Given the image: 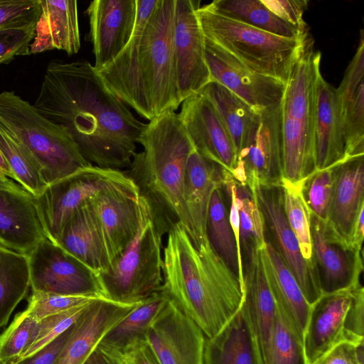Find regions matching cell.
Masks as SVG:
<instances>
[{
	"instance_id": "cell-15",
	"label": "cell",
	"mask_w": 364,
	"mask_h": 364,
	"mask_svg": "<svg viewBox=\"0 0 364 364\" xmlns=\"http://www.w3.org/2000/svg\"><path fill=\"white\" fill-rule=\"evenodd\" d=\"M205 336L173 301L151 322L145 341L159 364H203Z\"/></svg>"
},
{
	"instance_id": "cell-16",
	"label": "cell",
	"mask_w": 364,
	"mask_h": 364,
	"mask_svg": "<svg viewBox=\"0 0 364 364\" xmlns=\"http://www.w3.org/2000/svg\"><path fill=\"white\" fill-rule=\"evenodd\" d=\"M311 240L322 294L351 289L360 284L362 252L352 250L326 221L311 213Z\"/></svg>"
},
{
	"instance_id": "cell-2",
	"label": "cell",
	"mask_w": 364,
	"mask_h": 364,
	"mask_svg": "<svg viewBox=\"0 0 364 364\" xmlns=\"http://www.w3.org/2000/svg\"><path fill=\"white\" fill-rule=\"evenodd\" d=\"M167 234L161 291L211 338L242 305L239 277L209 241L196 247L181 223L173 225Z\"/></svg>"
},
{
	"instance_id": "cell-11",
	"label": "cell",
	"mask_w": 364,
	"mask_h": 364,
	"mask_svg": "<svg viewBox=\"0 0 364 364\" xmlns=\"http://www.w3.org/2000/svg\"><path fill=\"white\" fill-rule=\"evenodd\" d=\"M157 0H136L137 12L132 38L120 53L97 71L109 90L148 120L154 118L144 75V33Z\"/></svg>"
},
{
	"instance_id": "cell-41",
	"label": "cell",
	"mask_w": 364,
	"mask_h": 364,
	"mask_svg": "<svg viewBox=\"0 0 364 364\" xmlns=\"http://www.w3.org/2000/svg\"><path fill=\"white\" fill-rule=\"evenodd\" d=\"M267 364H308L303 341L277 307Z\"/></svg>"
},
{
	"instance_id": "cell-8",
	"label": "cell",
	"mask_w": 364,
	"mask_h": 364,
	"mask_svg": "<svg viewBox=\"0 0 364 364\" xmlns=\"http://www.w3.org/2000/svg\"><path fill=\"white\" fill-rule=\"evenodd\" d=\"M176 0H157L144 33V75L154 117L175 112L179 97L173 45Z\"/></svg>"
},
{
	"instance_id": "cell-49",
	"label": "cell",
	"mask_w": 364,
	"mask_h": 364,
	"mask_svg": "<svg viewBox=\"0 0 364 364\" xmlns=\"http://www.w3.org/2000/svg\"><path fill=\"white\" fill-rule=\"evenodd\" d=\"M274 15L306 33V24L303 18L304 13L308 6L306 0H261Z\"/></svg>"
},
{
	"instance_id": "cell-14",
	"label": "cell",
	"mask_w": 364,
	"mask_h": 364,
	"mask_svg": "<svg viewBox=\"0 0 364 364\" xmlns=\"http://www.w3.org/2000/svg\"><path fill=\"white\" fill-rule=\"evenodd\" d=\"M200 4L196 0L175 1L173 45L181 102L211 81L205 57V36L197 16Z\"/></svg>"
},
{
	"instance_id": "cell-36",
	"label": "cell",
	"mask_w": 364,
	"mask_h": 364,
	"mask_svg": "<svg viewBox=\"0 0 364 364\" xmlns=\"http://www.w3.org/2000/svg\"><path fill=\"white\" fill-rule=\"evenodd\" d=\"M31 287L28 256L0 245V328Z\"/></svg>"
},
{
	"instance_id": "cell-28",
	"label": "cell",
	"mask_w": 364,
	"mask_h": 364,
	"mask_svg": "<svg viewBox=\"0 0 364 364\" xmlns=\"http://www.w3.org/2000/svg\"><path fill=\"white\" fill-rule=\"evenodd\" d=\"M40 7L30 54L53 49L77 53L80 48L77 1L40 0Z\"/></svg>"
},
{
	"instance_id": "cell-6",
	"label": "cell",
	"mask_w": 364,
	"mask_h": 364,
	"mask_svg": "<svg viewBox=\"0 0 364 364\" xmlns=\"http://www.w3.org/2000/svg\"><path fill=\"white\" fill-rule=\"evenodd\" d=\"M197 16L204 36L251 70L287 83L309 39L275 36L200 6Z\"/></svg>"
},
{
	"instance_id": "cell-27",
	"label": "cell",
	"mask_w": 364,
	"mask_h": 364,
	"mask_svg": "<svg viewBox=\"0 0 364 364\" xmlns=\"http://www.w3.org/2000/svg\"><path fill=\"white\" fill-rule=\"evenodd\" d=\"M221 173L219 165L193 150L186 165L183 195L191 225L190 237L196 247L208 241L209 203L214 188L221 185Z\"/></svg>"
},
{
	"instance_id": "cell-17",
	"label": "cell",
	"mask_w": 364,
	"mask_h": 364,
	"mask_svg": "<svg viewBox=\"0 0 364 364\" xmlns=\"http://www.w3.org/2000/svg\"><path fill=\"white\" fill-rule=\"evenodd\" d=\"M205 57L211 81L222 85L254 109L281 102L285 83L251 70L205 38Z\"/></svg>"
},
{
	"instance_id": "cell-7",
	"label": "cell",
	"mask_w": 364,
	"mask_h": 364,
	"mask_svg": "<svg viewBox=\"0 0 364 364\" xmlns=\"http://www.w3.org/2000/svg\"><path fill=\"white\" fill-rule=\"evenodd\" d=\"M139 225L127 247L100 275L106 299L121 304L139 302L160 291L163 284L164 232L146 200L139 196Z\"/></svg>"
},
{
	"instance_id": "cell-1",
	"label": "cell",
	"mask_w": 364,
	"mask_h": 364,
	"mask_svg": "<svg viewBox=\"0 0 364 364\" xmlns=\"http://www.w3.org/2000/svg\"><path fill=\"white\" fill-rule=\"evenodd\" d=\"M33 105L68 132L91 165L129 168L146 124L109 90L89 62H50Z\"/></svg>"
},
{
	"instance_id": "cell-34",
	"label": "cell",
	"mask_w": 364,
	"mask_h": 364,
	"mask_svg": "<svg viewBox=\"0 0 364 364\" xmlns=\"http://www.w3.org/2000/svg\"><path fill=\"white\" fill-rule=\"evenodd\" d=\"M168 300L161 290L139 301L106 333L98 346L108 351L122 352L137 342L145 341L151 322Z\"/></svg>"
},
{
	"instance_id": "cell-32",
	"label": "cell",
	"mask_w": 364,
	"mask_h": 364,
	"mask_svg": "<svg viewBox=\"0 0 364 364\" xmlns=\"http://www.w3.org/2000/svg\"><path fill=\"white\" fill-rule=\"evenodd\" d=\"M203 364H261L243 301L218 333L205 338Z\"/></svg>"
},
{
	"instance_id": "cell-30",
	"label": "cell",
	"mask_w": 364,
	"mask_h": 364,
	"mask_svg": "<svg viewBox=\"0 0 364 364\" xmlns=\"http://www.w3.org/2000/svg\"><path fill=\"white\" fill-rule=\"evenodd\" d=\"M260 256L277 309L303 341L311 305L274 244L266 240L260 249Z\"/></svg>"
},
{
	"instance_id": "cell-33",
	"label": "cell",
	"mask_w": 364,
	"mask_h": 364,
	"mask_svg": "<svg viewBox=\"0 0 364 364\" xmlns=\"http://www.w3.org/2000/svg\"><path fill=\"white\" fill-rule=\"evenodd\" d=\"M200 92L210 100L217 110L231 139L237 160L253 132L257 110L215 81H210Z\"/></svg>"
},
{
	"instance_id": "cell-39",
	"label": "cell",
	"mask_w": 364,
	"mask_h": 364,
	"mask_svg": "<svg viewBox=\"0 0 364 364\" xmlns=\"http://www.w3.org/2000/svg\"><path fill=\"white\" fill-rule=\"evenodd\" d=\"M0 151L14 180L34 197L41 195L48 184L43 177L40 166L22 144L1 128Z\"/></svg>"
},
{
	"instance_id": "cell-46",
	"label": "cell",
	"mask_w": 364,
	"mask_h": 364,
	"mask_svg": "<svg viewBox=\"0 0 364 364\" xmlns=\"http://www.w3.org/2000/svg\"><path fill=\"white\" fill-rule=\"evenodd\" d=\"M40 11V0H0V28L36 26Z\"/></svg>"
},
{
	"instance_id": "cell-43",
	"label": "cell",
	"mask_w": 364,
	"mask_h": 364,
	"mask_svg": "<svg viewBox=\"0 0 364 364\" xmlns=\"http://www.w3.org/2000/svg\"><path fill=\"white\" fill-rule=\"evenodd\" d=\"M335 166L316 170L302 185L304 196L311 213L325 221L333 193Z\"/></svg>"
},
{
	"instance_id": "cell-4",
	"label": "cell",
	"mask_w": 364,
	"mask_h": 364,
	"mask_svg": "<svg viewBox=\"0 0 364 364\" xmlns=\"http://www.w3.org/2000/svg\"><path fill=\"white\" fill-rule=\"evenodd\" d=\"M321 54L308 42L291 70L280 102L282 176L302 183L316 170L314 140V87Z\"/></svg>"
},
{
	"instance_id": "cell-23",
	"label": "cell",
	"mask_w": 364,
	"mask_h": 364,
	"mask_svg": "<svg viewBox=\"0 0 364 364\" xmlns=\"http://www.w3.org/2000/svg\"><path fill=\"white\" fill-rule=\"evenodd\" d=\"M314 140L316 170L346 160V141L336 89L318 70L314 87Z\"/></svg>"
},
{
	"instance_id": "cell-38",
	"label": "cell",
	"mask_w": 364,
	"mask_h": 364,
	"mask_svg": "<svg viewBox=\"0 0 364 364\" xmlns=\"http://www.w3.org/2000/svg\"><path fill=\"white\" fill-rule=\"evenodd\" d=\"M233 187L239 211L242 256L245 253L247 261L252 252L261 249L266 242L265 221L256 197L250 188L234 178Z\"/></svg>"
},
{
	"instance_id": "cell-19",
	"label": "cell",
	"mask_w": 364,
	"mask_h": 364,
	"mask_svg": "<svg viewBox=\"0 0 364 364\" xmlns=\"http://www.w3.org/2000/svg\"><path fill=\"white\" fill-rule=\"evenodd\" d=\"M181 105L178 116L194 149L232 174L236 166L235 149L213 103L199 92Z\"/></svg>"
},
{
	"instance_id": "cell-37",
	"label": "cell",
	"mask_w": 364,
	"mask_h": 364,
	"mask_svg": "<svg viewBox=\"0 0 364 364\" xmlns=\"http://www.w3.org/2000/svg\"><path fill=\"white\" fill-rule=\"evenodd\" d=\"M206 228L208 241L215 253L238 276L237 245L225 206L222 185L216 186L211 194Z\"/></svg>"
},
{
	"instance_id": "cell-18",
	"label": "cell",
	"mask_w": 364,
	"mask_h": 364,
	"mask_svg": "<svg viewBox=\"0 0 364 364\" xmlns=\"http://www.w3.org/2000/svg\"><path fill=\"white\" fill-rule=\"evenodd\" d=\"M139 191L129 178L112 186L90 201L112 262L136 235L139 225Z\"/></svg>"
},
{
	"instance_id": "cell-45",
	"label": "cell",
	"mask_w": 364,
	"mask_h": 364,
	"mask_svg": "<svg viewBox=\"0 0 364 364\" xmlns=\"http://www.w3.org/2000/svg\"><path fill=\"white\" fill-rule=\"evenodd\" d=\"M87 305L54 314L41 320L38 322L36 335L33 342L16 360L31 356L63 333L74 324Z\"/></svg>"
},
{
	"instance_id": "cell-5",
	"label": "cell",
	"mask_w": 364,
	"mask_h": 364,
	"mask_svg": "<svg viewBox=\"0 0 364 364\" xmlns=\"http://www.w3.org/2000/svg\"><path fill=\"white\" fill-rule=\"evenodd\" d=\"M0 128L31 153L48 186L91 166L63 127L13 92L0 93Z\"/></svg>"
},
{
	"instance_id": "cell-53",
	"label": "cell",
	"mask_w": 364,
	"mask_h": 364,
	"mask_svg": "<svg viewBox=\"0 0 364 364\" xmlns=\"http://www.w3.org/2000/svg\"><path fill=\"white\" fill-rule=\"evenodd\" d=\"M364 209L361 210L355 219L348 238L349 247L355 252H362L364 239Z\"/></svg>"
},
{
	"instance_id": "cell-25",
	"label": "cell",
	"mask_w": 364,
	"mask_h": 364,
	"mask_svg": "<svg viewBox=\"0 0 364 364\" xmlns=\"http://www.w3.org/2000/svg\"><path fill=\"white\" fill-rule=\"evenodd\" d=\"M336 94L343 122L347 159L364 156V33Z\"/></svg>"
},
{
	"instance_id": "cell-52",
	"label": "cell",
	"mask_w": 364,
	"mask_h": 364,
	"mask_svg": "<svg viewBox=\"0 0 364 364\" xmlns=\"http://www.w3.org/2000/svg\"><path fill=\"white\" fill-rule=\"evenodd\" d=\"M73 326V325L31 356L12 362L10 364H53L69 338Z\"/></svg>"
},
{
	"instance_id": "cell-31",
	"label": "cell",
	"mask_w": 364,
	"mask_h": 364,
	"mask_svg": "<svg viewBox=\"0 0 364 364\" xmlns=\"http://www.w3.org/2000/svg\"><path fill=\"white\" fill-rule=\"evenodd\" d=\"M89 203L69 218L55 243L100 276L108 270L111 260Z\"/></svg>"
},
{
	"instance_id": "cell-44",
	"label": "cell",
	"mask_w": 364,
	"mask_h": 364,
	"mask_svg": "<svg viewBox=\"0 0 364 364\" xmlns=\"http://www.w3.org/2000/svg\"><path fill=\"white\" fill-rule=\"evenodd\" d=\"M99 299L103 298L32 291L26 309L40 321L48 316L86 306Z\"/></svg>"
},
{
	"instance_id": "cell-3",
	"label": "cell",
	"mask_w": 364,
	"mask_h": 364,
	"mask_svg": "<svg viewBox=\"0 0 364 364\" xmlns=\"http://www.w3.org/2000/svg\"><path fill=\"white\" fill-rule=\"evenodd\" d=\"M127 172L148 202L154 220L165 233L177 223L191 235L183 187L185 171L194 146L178 114L167 112L153 118L141 132Z\"/></svg>"
},
{
	"instance_id": "cell-9",
	"label": "cell",
	"mask_w": 364,
	"mask_h": 364,
	"mask_svg": "<svg viewBox=\"0 0 364 364\" xmlns=\"http://www.w3.org/2000/svg\"><path fill=\"white\" fill-rule=\"evenodd\" d=\"M129 179L122 171L91 165L48 185L34 197L46 237L55 242L75 212L103 190Z\"/></svg>"
},
{
	"instance_id": "cell-29",
	"label": "cell",
	"mask_w": 364,
	"mask_h": 364,
	"mask_svg": "<svg viewBox=\"0 0 364 364\" xmlns=\"http://www.w3.org/2000/svg\"><path fill=\"white\" fill-rule=\"evenodd\" d=\"M364 156L335 166V181L326 223L348 242L350 230L364 209Z\"/></svg>"
},
{
	"instance_id": "cell-42",
	"label": "cell",
	"mask_w": 364,
	"mask_h": 364,
	"mask_svg": "<svg viewBox=\"0 0 364 364\" xmlns=\"http://www.w3.org/2000/svg\"><path fill=\"white\" fill-rule=\"evenodd\" d=\"M38 322L26 309L16 314L0 335V360L4 364L18 359L33 342Z\"/></svg>"
},
{
	"instance_id": "cell-12",
	"label": "cell",
	"mask_w": 364,
	"mask_h": 364,
	"mask_svg": "<svg viewBox=\"0 0 364 364\" xmlns=\"http://www.w3.org/2000/svg\"><path fill=\"white\" fill-rule=\"evenodd\" d=\"M280 102L257 109V119L245 146L237 156L231 174L242 184L279 186L282 176Z\"/></svg>"
},
{
	"instance_id": "cell-47",
	"label": "cell",
	"mask_w": 364,
	"mask_h": 364,
	"mask_svg": "<svg viewBox=\"0 0 364 364\" xmlns=\"http://www.w3.org/2000/svg\"><path fill=\"white\" fill-rule=\"evenodd\" d=\"M35 29L36 26L0 28V64L8 63L16 56L31 55Z\"/></svg>"
},
{
	"instance_id": "cell-35",
	"label": "cell",
	"mask_w": 364,
	"mask_h": 364,
	"mask_svg": "<svg viewBox=\"0 0 364 364\" xmlns=\"http://www.w3.org/2000/svg\"><path fill=\"white\" fill-rule=\"evenodd\" d=\"M208 5L222 16L275 36L288 38L307 37V33L279 18L261 0H216Z\"/></svg>"
},
{
	"instance_id": "cell-10",
	"label": "cell",
	"mask_w": 364,
	"mask_h": 364,
	"mask_svg": "<svg viewBox=\"0 0 364 364\" xmlns=\"http://www.w3.org/2000/svg\"><path fill=\"white\" fill-rule=\"evenodd\" d=\"M28 259L32 291L106 299L100 276L48 237Z\"/></svg>"
},
{
	"instance_id": "cell-54",
	"label": "cell",
	"mask_w": 364,
	"mask_h": 364,
	"mask_svg": "<svg viewBox=\"0 0 364 364\" xmlns=\"http://www.w3.org/2000/svg\"><path fill=\"white\" fill-rule=\"evenodd\" d=\"M83 364H118L116 359L99 346Z\"/></svg>"
},
{
	"instance_id": "cell-20",
	"label": "cell",
	"mask_w": 364,
	"mask_h": 364,
	"mask_svg": "<svg viewBox=\"0 0 364 364\" xmlns=\"http://www.w3.org/2000/svg\"><path fill=\"white\" fill-rule=\"evenodd\" d=\"M90 39L98 71L127 46L134 30L136 0H94L87 9Z\"/></svg>"
},
{
	"instance_id": "cell-51",
	"label": "cell",
	"mask_w": 364,
	"mask_h": 364,
	"mask_svg": "<svg viewBox=\"0 0 364 364\" xmlns=\"http://www.w3.org/2000/svg\"><path fill=\"white\" fill-rule=\"evenodd\" d=\"M105 350L111 354L118 364H159L145 341L137 342L122 352Z\"/></svg>"
},
{
	"instance_id": "cell-56",
	"label": "cell",
	"mask_w": 364,
	"mask_h": 364,
	"mask_svg": "<svg viewBox=\"0 0 364 364\" xmlns=\"http://www.w3.org/2000/svg\"><path fill=\"white\" fill-rule=\"evenodd\" d=\"M0 364H4V363H3L0 360Z\"/></svg>"
},
{
	"instance_id": "cell-40",
	"label": "cell",
	"mask_w": 364,
	"mask_h": 364,
	"mask_svg": "<svg viewBox=\"0 0 364 364\" xmlns=\"http://www.w3.org/2000/svg\"><path fill=\"white\" fill-rule=\"evenodd\" d=\"M302 185L282 178L279 187L285 216L298 240L302 256L316 267L311 240V211L304 196Z\"/></svg>"
},
{
	"instance_id": "cell-26",
	"label": "cell",
	"mask_w": 364,
	"mask_h": 364,
	"mask_svg": "<svg viewBox=\"0 0 364 364\" xmlns=\"http://www.w3.org/2000/svg\"><path fill=\"white\" fill-rule=\"evenodd\" d=\"M243 302L260 363L267 364L277 304L264 274L260 249L254 250L247 261Z\"/></svg>"
},
{
	"instance_id": "cell-55",
	"label": "cell",
	"mask_w": 364,
	"mask_h": 364,
	"mask_svg": "<svg viewBox=\"0 0 364 364\" xmlns=\"http://www.w3.org/2000/svg\"><path fill=\"white\" fill-rule=\"evenodd\" d=\"M13 180V174L0 151V183H9Z\"/></svg>"
},
{
	"instance_id": "cell-13",
	"label": "cell",
	"mask_w": 364,
	"mask_h": 364,
	"mask_svg": "<svg viewBox=\"0 0 364 364\" xmlns=\"http://www.w3.org/2000/svg\"><path fill=\"white\" fill-rule=\"evenodd\" d=\"M247 186L256 197L265 225L274 237L275 248L311 306L323 295L317 270L302 256L298 240L285 216L279 185L263 186L253 183Z\"/></svg>"
},
{
	"instance_id": "cell-21",
	"label": "cell",
	"mask_w": 364,
	"mask_h": 364,
	"mask_svg": "<svg viewBox=\"0 0 364 364\" xmlns=\"http://www.w3.org/2000/svg\"><path fill=\"white\" fill-rule=\"evenodd\" d=\"M45 237L34 196L14 181L0 183V245L28 257Z\"/></svg>"
},
{
	"instance_id": "cell-22",
	"label": "cell",
	"mask_w": 364,
	"mask_h": 364,
	"mask_svg": "<svg viewBox=\"0 0 364 364\" xmlns=\"http://www.w3.org/2000/svg\"><path fill=\"white\" fill-rule=\"evenodd\" d=\"M121 304L107 299L88 304L53 364H83L106 333L138 304Z\"/></svg>"
},
{
	"instance_id": "cell-48",
	"label": "cell",
	"mask_w": 364,
	"mask_h": 364,
	"mask_svg": "<svg viewBox=\"0 0 364 364\" xmlns=\"http://www.w3.org/2000/svg\"><path fill=\"white\" fill-rule=\"evenodd\" d=\"M364 289L360 284L352 289V299L346 319V336L355 344L364 341Z\"/></svg>"
},
{
	"instance_id": "cell-24",
	"label": "cell",
	"mask_w": 364,
	"mask_h": 364,
	"mask_svg": "<svg viewBox=\"0 0 364 364\" xmlns=\"http://www.w3.org/2000/svg\"><path fill=\"white\" fill-rule=\"evenodd\" d=\"M353 288L323 294L311 306L303 337L308 364L337 344L347 341L346 319Z\"/></svg>"
},
{
	"instance_id": "cell-50",
	"label": "cell",
	"mask_w": 364,
	"mask_h": 364,
	"mask_svg": "<svg viewBox=\"0 0 364 364\" xmlns=\"http://www.w3.org/2000/svg\"><path fill=\"white\" fill-rule=\"evenodd\" d=\"M312 364H363V343L341 342Z\"/></svg>"
}]
</instances>
